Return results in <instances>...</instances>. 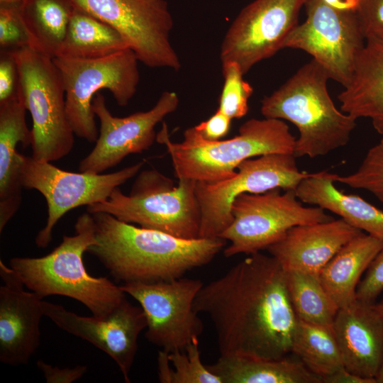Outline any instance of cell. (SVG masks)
I'll use <instances>...</instances> for the list:
<instances>
[{
    "label": "cell",
    "mask_w": 383,
    "mask_h": 383,
    "mask_svg": "<svg viewBox=\"0 0 383 383\" xmlns=\"http://www.w3.org/2000/svg\"><path fill=\"white\" fill-rule=\"evenodd\" d=\"M194 309L212 321L220 355L280 359L292 353L298 319L285 271L272 255H248L204 284Z\"/></svg>",
    "instance_id": "1"
},
{
    "label": "cell",
    "mask_w": 383,
    "mask_h": 383,
    "mask_svg": "<svg viewBox=\"0 0 383 383\" xmlns=\"http://www.w3.org/2000/svg\"><path fill=\"white\" fill-rule=\"evenodd\" d=\"M91 214L96 241L87 252L123 284L181 278L210 262L226 243L220 237L184 239L133 226L108 213Z\"/></svg>",
    "instance_id": "2"
},
{
    "label": "cell",
    "mask_w": 383,
    "mask_h": 383,
    "mask_svg": "<svg viewBox=\"0 0 383 383\" xmlns=\"http://www.w3.org/2000/svg\"><path fill=\"white\" fill-rule=\"evenodd\" d=\"M325 69L311 59L261 101L265 118L286 120L299 131L294 155H326L348 144L356 119L339 110L327 89Z\"/></svg>",
    "instance_id": "3"
},
{
    "label": "cell",
    "mask_w": 383,
    "mask_h": 383,
    "mask_svg": "<svg viewBox=\"0 0 383 383\" xmlns=\"http://www.w3.org/2000/svg\"><path fill=\"white\" fill-rule=\"evenodd\" d=\"M73 235L40 257H16L9 266L29 290L43 299L51 295L72 298L92 315L109 316L126 298V294L107 277H94L86 270L84 253L95 243L94 221L87 212L78 217Z\"/></svg>",
    "instance_id": "4"
},
{
    "label": "cell",
    "mask_w": 383,
    "mask_h": 383,
    "mask_svg": "<svg viewBox=\"0 0 383 383\" xmlns=\"http://www.w3.org/2000/svg\"><path fill=\"white\" fill-rule=\"evenodd\" d=\"M180 143L172 142L166 123L156 135L165 145L175 176L196 182H215L232 177L244 160L272 153H293L296 138L281 119L251 118L239 128L238 135L208 140L194 127L184 132Z\"/></svg>",
    "instance_id": "5"
},
{
    "label": "cell",
    "mask_w": 383,
    "mask_h": 383,
    "mask_svg": "<svg viewBox=\"0 0 383 383\" xmlns=\"http://www.w3.org/2000/svg\"><path fill=\"white\" fill-rule=\"evenodd\" d=\"M196 182L179 179L177 185L155 170L141 172L129 195L116 187L104 201L87 206V212H105L140 227L184 239L199 238L200 206Z\"/></svg>",
    "instance_id": "6"
},
{
    "label": "cell",
    "mask_w": 383,
    "mask_h": 383,
    "mask_svg": "<svg viewBox=\"0 0 383 383\" xmlns=\"http://www.w3.org/2000/svg\"><path fill=\"white\" fill-rule=\"evenodd\" d=\"M10 51L18 65L19 91L32 118V157L46 162L62 159L72 150L74 133L60 71L52 58L29 47Z\"/></svg>",
    "instance_id": "7"
},
{
    "label": "cell",
    "mask_w": 383,
    "mask_h": 383,
    "mask_svg": "<svg viewBox=\"0 0 383 383\" xmlns=\"http://www.w3.org/2000/svg\"><path fill=\"white\" fill-rule=\"evenodd\" d=\"M52 60L61 74L67 116L74 135L96 142L99 131L92 100L106 89L118 106L128 104L140 80L135 53L128 48L101 57H55Z\"/></svg>",
    "instance_id": "8"
},
{
    "label": "cell",
    "mask_w": 383,
    "mask_h": 383,
    "mask_svg": "<svg viewBox=\"0 0 383 383\" xmlns=\"http://www.w3.org/2000/svg\"><path fill=\"white\" fill-rule=\"evenodd\" d=\"M305 21L291 31L283 48L301 50L345 87L365 45L353 7L344 0H306Z\"/></svg>",
    "instance_id": "9"
},
{
    "label": "cell",
    "mask_w": 383,
    "mask_h": 383,
    "mask_svg": "<svg viewBox=\"0 0 383 383\" xmlns=\"http://www.w3.org/2000/svg\"><path fill=\"white\" fill-rule=\"evenodd\" d=\"M268 190L261 194H242L232 204L233 221L219 235L230 242L225 257L260 252L279 240L291 228L333 219L325 210L306 207L294 189Z\"/></svg>",
    "instance_id": "10"
},
{
    "label": "cell",
    "mask_w": 383,
    "mask_h": 383,
    "mask_svg": "<svg viewBox=\"0 0 383 383\" xmlns=\"http://www.w3.org/2000/svg\"><path fill=\"white\" fill-rule=\"evenodd\" d=\"M296 158L293 153L267 154L244 160L231 178L196 182L201 211L199 238L219 237L232 222V204L242 194H261L277 188L295 190L309 174L299 171Z\"/></svg>",
    "instance_id": "11"
},
{
    "label": "cell",
    "mask_w": 383,
    "mask_h": 383,
    "mask_svg": "<svg viewBox=\"0 0 383 383\" xmlns=\"http://www.w3.org/2000/svg\"><path fill=\"white\" fill-rule=\"evenodd\" d=\"M74 7L118 31L139 61L149 67L178 71L170 40L173 18L165 0H71Z\"/></svg>",
    "instance_id": "12"
},
{
    "label": "cell",
    "mask_w": 383,
    "mask_h": 383,
    "mask_svg": "<svg viewBox=\"0 0 383 383\" xmlns=\"http://www.w3.org/2000/svg\"><path fill=\"white\" fill-rule=\"evenodd\" d=\"M143 162L109 174L72 172L61 170L50 162L23 156L21 182L23 187L38 191L48 206L46 224L35 237L39 248H46L52 240L57 221L69 211L83 205L106 201L111 192L135 176Z\"/></svg>",
    "instance_id": "13"
},
{
    "label": "cell",
    "mask_w": 383,
    "mask_h": 383,
    "mask_svg": "<svg viewBox=\"0 0 383 383\" xmlns=\"http://www.w3.org/2000/svg\"><path fill=\"white\" fill-rule=\"evenodd\" d=\"M203 285L199 279L181 277L153 283H125L121 287L143 309L147 339L162 350L172 353L184 350L203 333L204 323L194 309Z\"/></svg>",
    "instance_id": "14"
},
{
    "label": "cell",
    "mask_w": 383,
    "mask_h": 383,
    "mask_svg": "<svg viewBox=\"0 0 383 383\" xmlns=\"http://www.w3.org/2000/svg\"><path fill=\"white\" fill-rule=\"evenodd\" d=\"M306 0H254L227 30L221 45V63L235 62L244 74L282 49L297 26Z\"/></svg>",
    "instance_id": "15"
},
{
    "label": "cell",
    "mask_w": 383,
    "mask_h": 383,
    "mask_svg": "<svg viewBox=\"0 0 383 383\" xmlns=\"http://www.w3.org/2000/svg\"><path fill=\"white\" fill-rule=\"evenodd\" d=\"M179 102L175 92L164 91L151 109L121 118L111 113L105 97L98 92L92 109L100 121L99 136L93 150L80 161L79 172L101 174L127 155L149 149L156 139L155 127L177 109Z\"/></svg>",
    "instance_id": "16"
},
{
    "label": "cell",
    "mask_w": 383,
    "mask_h": 383,
    "mask_svg": "<svg viewBox=\"0 0 383 383\" xmlns=\"http://www.w3.org/2000/svg\"><path fill=\"white\" fill-rule=\"evenodd\" d=\"M45 316L60 329L84 339L111 357L126 382L138 350L140 333L147 327L143 309L126 299L107 317L84 316L62 305L43 301Z\"/></svg>",
    "instance_id": "17"
},
{
    "label": "cell",
    "mask_w": 383,
    "mask_h": 383,
    "mask_svg": "<svg viewBox=\"0 0 383 383\" xmlns=\"http://www.w3.org/2000/svg\"><path fill=\"white\" fill-rule=\"evenodd\" d=\"M0 361L27 364L40 345L43 298L24 284L9 266L0 260Z\"/></svg>",
    "instance_id": "18"
},
{
    "label": "cell",
    "mask_w": 383,
    "mask_h": 383,
    "mask_svg": "<svg viewBox=\"0 0 383 383\" xmlns=\"http://www.w3.org/2000/svg\"><path fill=\"white\" fill-rule=\"evenodd\" d=\"M363 233L342 218L291 228L267 248L285 271L319 274L349 241Z\"/></svg>",
    "instance_id": "19"
},
{
    "label": "cell",
    "mask_w": 383,
    "mask_h": 383,
    "mask_svg": "<svg viewBox=\"0 0 383 383\" xmlns=\"http://www.w3.org/2000/svg\"><path fill=\"white\" fill-rule=\"evenodd\" d=\"M332 326L344 367L376 379L383 357V318L374 304L356 299L339 308Z\"/></svg>",
    "instance_id": "20"
},
{
    "label": "cell",
    "mask_w": 383,
    "mask_h": 383,
    "mask_svg": "<svg viewBox=\"0 0 383 383\" xmlns=\"http://www.w3.org/2000/svg\"><path fill=\"white\" fill-rule=\"evenodd\" d=\"M27 111L19 90L17 96L0 103V232L21 203V167L23 155L16 146L31 144V130L26 121Z\"/></svg>",
    "instance_id": "21"
},
{
    "label": "cell",
    "mask_w": 383,
    "mask_h": 383,
    "mask_svg": "<svg viewBox=\"0 0 383 383\" xmlns=\"http://www.w3.org/2000/svg\"><path fill=\"white\" fill-rule=\"evenodd\" d=\"M337 174L321 171L309 173L295 189L302 202L338 215L352 226L383 239V211L360 196L346 194L335 185Z\"/></svg>",
    "instance_id": "22"
},
{
    "label": "cell",
    "mask_w": 383,
    "mask_h": 383,
    "mask_svg": "<svg viewBox=\"0 0 383 383\" xmlns=\"http://www.w3.org/2000/svg\"><path fill=\"white\" fill-rule=\"evenodd\" d=\"M340 110L367 118L383 135V41H366L349 84L338 94Z\"/></svg>",
    "instance_id": "23"
},
{
    "label": "cell",
    "mask_w": 383,
    "mask_h": 383,
    "mask_svg": "<svg viewBox=\"0 0 383 383\" xmlns=\"http://www.w3.org/2000/svg\"><path fill=\"white\" fill-rule=\"evenodd\" d=\"M383 246V239L362 233L345 245L319 272L320 279L339 308L356 299L362 274Z\"/></svg>",
    "instance_id": "24"
},
{
    "label": "cell",
    "mask_w": 383,
    "mask_h": 383,
    "mask_svg": "<svg viewBox=\"0 0 383 383\" xmlns=\"http://www.w3.org/2000/svg\"><path fill=\"white\" fill-rule=\"evenodd\" d=\"M222 383H322L299 360L220 355L206 365Z\"/></svg>",
    "instance_id": "25"
},
{
    "label": "cell",
    "mask_w": 383,
    "mask_h": 383,
    "mask_svg": "<svg viewBox=\"0 0 383 383\" xmlns=\"http://www.w3.org/2000/svg\"><path fill=\"white\" fill-rule=\"evenodd\" d=\"M74 9L71 0H23L21 12L30 48L51 58L57 57Z\"/></svg>",
    "instance_id": "26"
},
{
    "label": "cell",
    "mask_w": 383,
    "mask_h": 383,
    "mask_svg": "<svg viewBox=\"0 0 383 383\" xmlns=\"http://www.w3.org/2000/svg\"><path fill=\"white\" fill-rule=\"evenodd\" d=\"M129 48L114 28L76 7L57 57L96 58Z\"/></svg>",
    "instance_id": "27"
},
{
    "label": "cell",
    "mask_w": 383,
    "mask_h": 383,
    "mask_svg": "<svg viewBox=\"0 0 383 383\" xmlns=\"http://www.w3.org/2000/svg\"><path fill=\"white\" fill-rule=\"evenodd\" d=\"M292 353L312 373L323 379L344 367L332 325L297 321Z\"/></svg>",
    "instance_id": "28"
},
{
    "label": "cell",
    "mask_w": 383,
    "mask_h": 383,
    "mask_svg": "<svg viewBox=\"0 0 383 383\" xmlns=\"http://www.w3.org/2000/svg\"><path fill=\"white\" fill-rule=\"evenodd\" d=\"M285 273L288 294L297 319L332 325L339 307L324 288L319 274L299 271Z\"/></svg>",
    "instance_id": "29"
},
{
    "label": "cell",
    "mask_w": 383,
    "mask_h": 383,
    "mask_svg": "<svg viewBox=\"0 0 383 383\" xmlns=\"http://www.w3.org/2000/svg\"><path fill=\"white\" fill-rule=\"evenodd\" d=\"M199 338L184 350L168 353L171 365L165 383H222L201 360Z\"/></svg>",
    "instance_id": "30"
},
{
    "label": "cell",
    "mask_w": 383,
    "mask_h": 383,
    "mask_svg": "<svg viewBox=\"0 0 383 383\" xmlns=\"http://www.w3.org/2000/svg\"><path fill=\"white\" fill-rule=\"evenodd\" d=\"M222 72L224 81L218 109L231 119L240 118L248 112V100L253 89L243 79L244 74L237 62L222 63Z\"/></svg>",
    "instance_id": "31"
},
{
    "label": "cell",
    "mask_w": 383,
    "mask_h": 383,
    "mask_svg": "<svg viewBox=\"0 0 383 383\" xmlns=\"http://www.w3.org/2000/svg\"><path fill=\"white\" fill-rule=\"evenodd\" d=\"M335 182L366 190L383 203V138L368 150L355 172L346 176L337 174Z\"/></svg>",
    "instance_id": "32"
},
{
    "label": "cell",
    "mask_w": 383,
    "mask_h": 383,
    "mask_svg": "<svg viewBox=\"0 0 383 383\" xmlns=\"http://www.w3.org/2000/svg\"><path fill=\"white\" fill-rule=\"evenodd\" d=\"M21 1L0 4V47L13 50L30 47L29 35L21 12Z\"/></svg>",
    "instance_id": "33"
},
{
    "label": "cell",
    "mask_w": 383,
    "mask_h": 383,
    "mask_svg": "<svg viewBox=\"0 0 383 383\" xmlns=\"http://www.w3.org/2000/svg\"><path fill=\"white\" fill-rule=\"evenodd\" d=\"M366 41H383V0H357L355 7Z\"/></svg>",
    "instance_id": "34"
},
{
    "label": "cell",
    "mask_w": 383,
    "mask_h": 383,
    "mask_svg": "<svg viewBox=\"0 0 383 383\" xmlns=\"http://www.w3.org/2000/svg\"><path fill=\"white\" fill-rule=\"evenodd\" d=\"M383 291V246L375 255L362 280L357 287L356 299L370 304L375 301Z\"/></svg>",
    "instance_id": "35"
},
{
    "label": "cell",
    "mask_w": 383,
    "mask_h": 383,
    "mask_svg": "<svg viewBox=\"0 0 383 383\" xmlns=\"http://www.w3.org/2000/svg\"><path fill=\"white\" fill-rule=\"evenodd\" d=\"M19 73L15 57L10 50H1L0 55V103L18 94Z\"/></svg>",
    "instance_id": "36"
},
{
    "label": "cell",
    "mask_w": 383,
    "mask_h": 383,
    "mask_svg": "<svg viewBox=\"0 0 383 383\" xmlns=\"http://www.w3.org/2000/svg\"><path fill=\"white\" fill-rule=\"evenodd\" d=\"M37 366L48 383H72L80 379L87 371V367L84 365L60 368L41 360L38 361Z\"/></svg>",
    "instance_id": "37"
},
{
    "label": "cell",
    "mask_w": 383,
    "mask_h": 383,
    "mask_svg": "<svg viewBox=\"0 0 383 383\" xmlns=\"http://www.w3.org/2000/svg\"><path fill=\"white\" fill-rule=\"evenodd\" d=\"M231 120L230 117L217 109L209 119L201 122L194 128L204 138L208 140H218L228 133Z\"/></svg>",
    "instance_id": "38"
},
{
    "label": "cell",
    "mask_w": 383,
    "mask_h": 383,
    "mask_svg": "<svg viewBox=\"0 0 383 383\" xmlns=\"http://www.w3.org/2000/svg\"><path fill=\"white\" fill-rule=\"evenodd\" d=\"M323 383H377L375 378L364 377L343 367L325 377Z\"/></svg>",
    "instance_id": "39"
},
{
    "label": "cell",
    "mask_w": 383,
    "mask_h": 383,
    "mask_svg": "<svg viewBox=\"0 0 383 383\" xmlns=\"http://www.w3.org/2000/svg\"><path fill=\"white\" fill-rule=\"evenodd\" d=\"M376 380L377 383H383V357L379 369L376 376Z\"/></svg>",
    "instance_id": "40"
},
{
    "label": "cell",
    "mask_w": 383,
    "mask_h": 383,
    "mask_svg": "<svg viewBox=\"0 0 383 383\" xmlns=\"http://www.w3.org/2000/svg\"><path fill=\"white\" fill-rule=\"evenodd\" d=\"M374 307L383 318V302L377 304H374Z\"/></svg>",
    "instance_id": "41"
},
{
    "label": "cell",
    "mask_w": 383,
    "mask_h": 383,
    "mask_svg": "<svg viewBox=\"0 0 383 383\" xmlns=\"http://www.w3.org/2000/svg\"><path fill=\"white\" fill-rule=\"evenodd\" d=\"M347 4L354 8L355 7L357 0H344Z\"/></svg>",
    "instance_id": "42"
},
{
    "label": "cell",
    "mask_w": 383,
    "mask_h": 383,
    "mask_svg": "<svg viewBox=\"0 0 383 383\" xmlns=\"http://www.w3.org/2000/svg\"><path fill=\"white\" fill-rule=\"evenodd\" d=\"M23 0H0V4L1 3H9V2H14V1H21Z\"/></svg>",
    "instance_id": "43"
}]
</instances>
